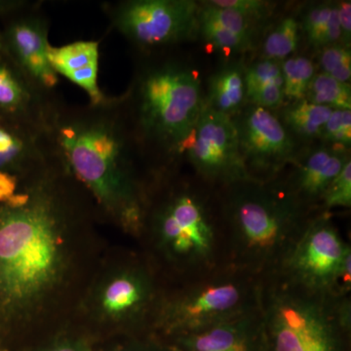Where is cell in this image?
Returning a JSON list of instances; mask_svg holds the SVG:
<instances>
[{"instance_id":"6da1fadb","label":"cell","mask_w":351,"mask_h":351,"mask_svg":"<svg viewBox=\"0 0 351 351\" xmlns=\"http://www.w3.org/2000/svg\"><path fill=\"white\" fill-rule=\"evenodd\" d=\"M90 196L57 156L21 182L0 205V315H32L68 271L71 233L87 215Z\"/></svg>"},{"instance_id":"7a4b0ae2","label":"cell","mask_w":351,"mask_h":351,"mask_svg":"<svg viewBox=\"0 0 351 351\" xmlns=\"http://www.w3.org/2000/svg\"><path fill=\"white\" fill-rule=\"evenodd\" d=\"M45 131L55 154L101 213L126 232L142 237L156 175L142 167L151 165L119 97L86 105L61 99Z\"/></svg>"},{"instance_id":"3957f363","label":"cell","mask_w":351,"mask_h":351,"mask_svg":"<svg viewBox=\"0 0 351 351\" xmlns=\"http://www.w3.org/2000/svg\"><path fill=\"white\" fill-rule=\"evenodd\" d=\"M145 235L152 251L149 262L172 282L228 265L218 189L212 186L175 181L170 172L157 176L145 213Z\"/></svg>"},{"instance_id":"277c9868","label":"cell","mask_w":351,"mask_h":351,"mask_svg":"<svg viewBox=\"0 0 351 351\" xmlns=\"http://www.w3.org/2000/svg\"><path fill=\"white\" fill-rule=\"evenodd\" d=\"M226 265L265 277L278 269L307 223V209L280 180H248L218 189Z\"/></svg>"},{"instance_id":"5b68a950","label":"cell","mask_w":351,"mask_h":351,"mask_svg":"<svg viewBox=\"0 0 351 351\" xmlns=\"http://www.w3.org/2000/svg\"><path fill=\"white\" fill-rule=\"evenodd\" d=\"M119 99L154 172L169 170L205 106L199 75L174 58L152 60Z\"/></svg>"},{"instance_id":"8992f818","label":"cell","mask_w":351,"mask_h":351,"mask_svg":"<svg viewBox=\"0 0 351 351\" xmlns=\"http://www.w3.org/2000/svg\"><path fill=\"white\" fill-rule=\"evenodd\" d=\"M262 351H350L351 295L319 294L278 274L261 278Z\"/></svg>"},{"instance_id":"52a82bcc","label":"cell","mask_w":351,"mask_h":351,"mask_svg":"<svg viewBox=\"0 0 351 351\" xmlns=\"http://www.w3.org/2000/svg\"><path fill=\"white\" fill-rule=\"evenodd\" d=\"M260 277L230 265L164 286L149 332L170 338L228 319L258 306Z\"/></svg>"},{"instance_id":"ba28073f","label":"cell","mask_w":351,"mask_h":351,"mask_svg":"<svg viewBox=\"0 0 351 351\" xmlns=\"http://www.w3.org/2000/svg\"><path fill=\"white\" fill-rule=\"evenodd\" d=\"M274 274L325 295H338L339 289L350 282V244L341 237L329 212L314 215Z\"/></svg>"},{"instance_id":"9c48e42d","label":"cell","mask_w":351,"mask_h":351,"mask_svg":"<svg viewBox=\"0 0 351 351\" xmlns=\"http://www.w3.org/2000/svg\"><path fill=\"white\" fill-rule=\"evenodd\" d=\"M199 10L191 0H123L104 4L112 29L147 55L195 38Z\"/></svg>"},{"instance_id":"30bf717a","label":"cell","mask_w":351,"mask_h":351,"mask_svg":"<svg viewBox=\"0 0 351 351\" xmlns=\"http://www.w3.org/2000/svg\"><path fill=\"white\" fill-rule=\"evenodd\" d=\"M164 286L149 261H130L100 281L92 295V311L98 319L131 332H149Z\"/></svg>"},{"instance_id":"8fae6325","label":"cell","mask_w":351,"mask_h":351,"mask_svg":"<svg viewBox=\"0 0 351 351\" xmlns=\"http://www.w3.org/2000/svg\"><path fill=\"white\" fill-rule=\"evenodd\" d=\"M182 156L191 164L198 180L214 189L253 180L240 152L234 121L206 106L176 152L175 161Z\"/></svg>"},{"instance_id":"7c38bea8","label":"cell","mask_w":351,"mask_h":351,"mask_svg":"<svg viewBox=\"0 0 351 351\" xmlns=\"http://www.w3.org/2000/svg\"><path fill=\"white\" fill-rule=\"evenodd\" d=\"M49 29L41 2L0 0V50L34 85L57 94L59 77L48 57Z\"/></svg>"},{"instance_id":"4fadbf2b","label":"cell","mask_w":351,"mask_h":351,"mask_svg":"<svg viewBox=\"0 0 351 351\" xmlns=\"http://www.w3.org/2000/svg\"><path fill=\"white\" fill-rule=\"evenodd\" d=\"M240 152L251 179L274 181L292 164L297 144L285 125L270 110L244 107L235 115Z\"/></svg>"},{"instance_id":"5bb4252c","label":"cell","mask_w":351,"mask_h":351,"mask_svg":"<svg viewBox=\"0 0 351 351\" xmlns=\"http://www.w3.org/2000/svg\"><path fill=\"white\" fill-rule=\"evenodd\" d=\"M58 94L44 92L34 85L0 50V119L46 130L58 101Z\"/></svg>"},{"instance_id":"9a60e30c","label":"cell","mask_w":351,"mask_h":351,"mask_svg":"<svg viewBox=\"0 0 351 351\" xmlns=\"http://www.w3.org/2000/svg\"><path fill=\"white\" fill-rule=\"evenodd\" d=\"M348 160V149L322 145L298 154L289 166L288 177L277 179L302 205L314 213H320L325 191Z\"/></svg>"},{"instance_id":"2e32d148","label":"cell","mask_w":351,"mask_h":351,"mask_svg":"<svg viewBox=\"0 0 351 351\" xmlns=\"http://www.w3.org/2000/svg\"><path fill=\"white\" fill-rule=\"evenodd\" d=\"M176 351H262L258 306L196 331L163 338Z\"/></svg>"},{"instance_id":"e0dca14e","label":"cell","mask_w":351,"mask_h":351,"mask_svg":"<svg viewBox=\"0 0 351 351\" xmlns=\"http://www.w3.org/2000/svg\"><path fill=\"white\" fill-rule=\"evenodd\" d=\"M53 156L45 130L0 119V171L25 178Z\"/></svg>"},{"instance_id":"ac0fdd59","label":"cell","mask_w":351,"mask_h":351,"mask_svg":"<svg viewBox=\"0 0 351 351\" xmlns=\"http://www.w3.org/2000/svg\"><path fill=\"white\" fill-rule=\"evenodd\" d=\"M48 57L55 73L82 87L89 96V103L100 104L106 100L108 96L98 84V41H75L62 47L50 45Z\"/></svg>"},{"instance_id":"d6986e66","label":"cell","mask_w":351,"mask_h":351,"mask_svg":"<svg viewBox=\"0 0 351 351\" xmlns=\"http://www.w3.org/2000/svg\"><path fill=\"white\" fill-rule=\"evenodd\" d=\"M203 3L198 15V32L207 43L228 55L246 50L250 46L253 18L232 9Z\"/></svg>"},{"instance_id":"ffe728a7","label":"cell","mask_w":351,"mask_h":351,"mask_svg":"<svg viewBox=\"0 0 351 351\" xmlns=\"http://www.w3.org/2000/svg\"><path fill=\"white\" fill-rule=\"evenodd\" d=\"M246 101L245 69L241 64H230L210 78L206 107L233 119L245 107Z\"/></svg>"},{"instance_id":"44dd1931","label":"cell","mask_w":351,"mask_h":351,"mask_svg":"<svg viewBox=\"0 0 351 351\" xmlns=\"http://www.w3.org/2000/svg\"><path fill=\"white\" fill-rule=\"evenodd\" d=\"M301 29L307 41L317 49L337 44L341 39L338 3H320L311 6L302 17Z\"/></svg>"},{"instance_id":"7402d4cb","label":"cell","mask_w":351,"mask_h":351,"mask_svg":"<svg viewBox=\"0 0 351 351\" xmlns=\"http://www.w3.org/2000/svg\"><path fill=\"white\" fill-rule=\"evenodd\" d=\"M332 112V108L315 105L304 99L295 101L283 110L286 129L302 140L319 138Z\"/></svg>"},{"instance_id":"603a6c76","label":"cell","mask_w":351,"mask_h":351,"mask_svg":"<svg viewBox=\"0 0 351 351\" xmlns=\"http://www.w3.org/2000/svg\"><path fill=\"white\" fill-rule=\"evenodd\" d=\"M306 100L332 110H351L350 84L339 82L327 73H315L307 90Z\"/></svg>"},{"instance_id":"cb8c5ba5","label":"cell","mask_w":351,"mask_h":351,"mask_svg":"<svg viewBox=\"0 0 351 351\" xmlns=\"http://www.w3.org/2000/svg\"><path fill=\"white\" fill-rule=\"evenodd\" d=\"M280 66L285 99L293 103L306 99L309 84L315 75L313 62L306 57H291L281 62Z\"/></svg>"},{"instance_id":"d4e9b609","label":"cell","mask_w":351,"mask_h":351,"mask_svg":"<svg viewBox=\"0 0 351 351\" xmlns=\"http://www.w3.org/2000/svg\"><path fill=\"white\" fill-rule=\"evenodd\" d=\"M301 24L294 17L284 18L263 43L265 60L281 62L297 50Z\"/></svg>"},{"instance_id":"484cf974","label":"cell","mask_w":351,"mask_h":351,"mask_svg":"<svg viewBox=\"0 0 351 351\" xmlns=\"http://www.w3.org/2000/svg\"><path fill=\"white\" fill-rule=\"evenodd\" d=\"M322 73L339 82L350 83L351 78V52L346 46L332 44L323 48L319 57Z\"/></svg>"},{"instance_id":"4316f807","label":"cell","mask_w":351,"mask_h":351,"mask_svg":"<svg viewBox=\"0 0 351 351\" xmlns=\"http://www.w3.org/2000/svg\"><path fill=\"white\" fill-rule=\"evenodd\" d=\"M245 84L247 95L260 89L271 86L283 87V76L279 62L263 59L245 69Z\"/></svg>"},{"instance_id":"83f0119b","label":"cell","mask_w":351,"mask_h":351,"mask_svg":"<svg viewBox=\"0 0 351 351\" xmlns=\"http://www.w3.org/2000/svg\"><path fill=\"white\" fill-rule=\"evenodd\" d=\"M320 138L332 147L343 149H350L351 110H332Z\"/></svg>"},{"instance_id":"f1b7e54d","label":"cell","mask_w":351,"mask_h":351,"mask_svg":"<svg viewBox=\"0 0 351 351\" xmlns=\"http://www.w3.org/2000/svg\"><path fill=\"white\" fill-rule=\"evenodd\" d=\"M351 207V161L346 162L341 173L329 184L321 202V211L334 208Z\"/></svg>"},{"instance_id":"f546056e","label":"cell","mask_w":351,"mask_h":351,"mask_svg":"<svg viewBox=\"0 0 351 351\" xmlns=\"http://www.w3.org/2000/svg\"><path fill=\"white\" fill-rule=\"evenodd\" d=\"M108 351H176L161 337L151 332H130V336Z\"/></svg>"},{"instance_id":"4dcf8cb0","label":"cell","mask_w":351,"mask_h":351,"mask_svg":"<svg viewBox=\"0 0 351 351\" xmlns=\"http://www.w3.org/2000/svg\"><path fill=\"white\" fill-rule=\"evenodd\" d=\"M206 3L219 8L232 9L253 19L262 17L269 6V2L261 0H212Z\"/></svg>"},{"instance_id":"1f68e13d","label":"cell","mask_w":351,"mask_h":351,"mask_svg":"<svg viewBox=\"0 0 351 351\" xmlns=\"http://www.w3.org/2000/svg\"><path fill=\"white\" fill-rule=\"evenodd\" d=\"M23 179L25 178L0 171V205L6 203L19 191Z\"/></svg>"},{"instance_id":"d6a6232c","label":"cell","mask_w":351,"mask_h":351,"mask_svg":"<svg viewBox=\"0 0 351 351\" xmlns=\"http://www.w3.org/2000/svg\"><path fill=\"white\" fill-rule=\"evenodd\" d=\"M43 351H91L82 339L62 337L50 343Z\"/></svg>"},{"instance_id":"836d02e7","label":"cell","mask_w":351,"mask_h":351,"mask_svg":"<svg viewBox=\"0 0 351 351\" xmlns=\"http://www.w3.org/2000/svg\"><path fill=\"white\" fill-rule=\"evenodd\" d=\"M338 14L341 40L345 43L346 47H348V44L350 45L351 38V2H339Z\"/></svg>"}]
</instances>
